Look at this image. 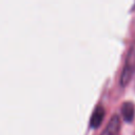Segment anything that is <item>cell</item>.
I'll list each match as a JSON object with an SVG mask.
<instances>
[{"label": "cell", "mask_w": 135, "mask_h": 135, "mask_svg": "<svg viewBox=\"0 0 135 135\" xmlns=\"http://www.w3.org/2000/svg\"><path fill=\"white\" fill-rule=\"evenodd\" d=\"M135 70V50H130L127 59H126V63L123 65V70L120 76V84L121 85H126L129 83V81L132 78V75L134 73Z\"/></svg>", "instance_id": "1"}, {"label": "cell", "mask_w": 135, "mask_h": 135, "mask_svg": "<svg viewBox=\"0 0 135 135\" xmlns=\"http://www.w3.org/2000/svg\"><path fill=\"white\" fill-rule=\"evenodd\" d=\"M120 129V118L118 115L114 114L110 121L108 122L107 127L103 129L101 135H118Z\"/></svg>", "instance_id": "2"}, {"label": "cell", "mask_w": 135, "mask_h": 135, "mask_svg": "<svg viewBox=\"0 0 135 135\" xmlns=\"http://www.w3.org/2000/svg\"><path fill=\"white\" fill-rule=\"evenodd\" d=\"M104 115H105L104 108L101 104L96 105L92 115H91V118H90V127L91 128H98L99 124L101 123L102 119L104 118Z\"/></svg>", "instance_id": "3"}, {"label": "cell", "mask_w": 135, "mask_h": 135, "mask_svg": "<svg viewBox=\"0 0 135 135\" xmlns=\"http://www.w3.org/2000/svg\"><path fill=\"white\" fill-rule=\"evenodd\" d=\"M121 114L127 121H132L135 114V107L134 103L131 101H126L121 105Z\"/></svg>", "instance_id": "4"}]
</instances>
